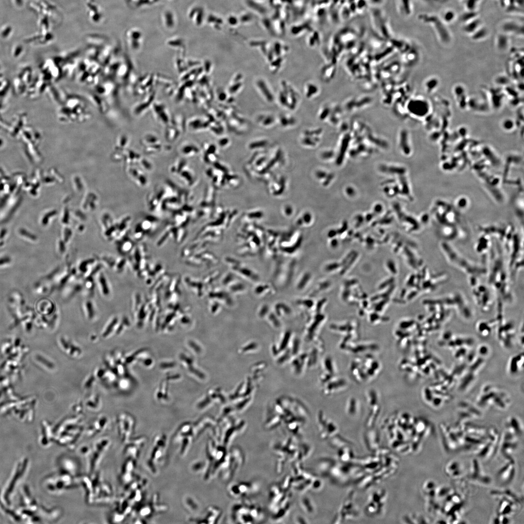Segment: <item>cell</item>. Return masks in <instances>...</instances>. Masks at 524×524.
Segmentation results:
<instances>
[{
  "instance_id": "6da1fadb",
  "label": "cell",
  "mask_w": 524,
  "mask_h": 524,
  "mask_svg": "<svg viewBox=\"0 0 524 524\" xmlns=\"http://www.w3.org/2000/svg\"><path fill=\"white\" fill-rule=\"evenodd\" d=\"M491 250L487 269L488 283L492 292L497 295V300L504 305L513 301V295L510 284V276L502 249L500 247Z\"/></svg>"
},
{
  "instance_id": "7a4b0ae2",
  "label": "cell",
  "mask_w": 524,
  "mask_h": 524,
  "mask_svg": "<svg viewBox=\"0 0 524 524\" xmlns=\"http://www.w3.org/2000/svg\"><path fill=\"white\" fill-rule=\"evenodd\" d=\"M440 249L446 261L470 278H479L487 275V268L471 260L447 242L440 244Z\"/></svg>"
},
{
  "instance_id": "3957f363",
  "label": "cell",
  "mask_w": 524,
  "mask_h": 524,
  "mask_svg": "<svg viewBox=\"0 0 524 524\" xmlns=\"http://www.w3.org/2000/svg\"><path fill=\"white\" fill-rule=\"evenodd\" d=\"M191 221L186 217L178 215H171L157 239V246H164L169 241L180 243L183 241L188 233V227Z\"/></svg>"
},
{
  "instance_id": "277c9868",
  "label": "cell",
  "mask_w": 524,
  "mask_h": 524,
  "mask_svg": "<svg viewBox=\"0 0 524 524\" xmlns=\"http://www.w3.org/2000/svg\"><path fill=\"white\" fill-rule=\"evenodd\" d=\"M207 246L194 240L184 248L181 257L186 264L195 267H208L217 263L218 258L212 252L205 248Z\"/></svg>"
},
{
  "instance_id": "5b68a950",
  "label": "cell",
  "mask_w": 524,
  "mask_h": 524,
  "mask_svg": "<svg viewBox=\"0 0 524 524\" xmlns=\"http://www.w3.org/2000/svg\"><path fill=\"white\" fill-rule=\"evenodd\" d=\"M425 303L442 306L455 311L465 320H469L473 316L469 301L462 293L458 292H453L441 296L428 299Z\"/></svg>"
},
{
  "instance_id": "8992f818",
  "label": "cell",
  "mask_w": 524,
  "mask_h": 524,
  "mask_svg": "<svg viewBox=\"0 0 524 524\" xmlns=\"http://www.w3.org/2000/svg\"><path fill=\"white\" fill-rule=\"evenodd\" d=\"M168 172L187 188H194L199 183L198 176L185 158L179 157L172 162L168 167Z\"/></svg>"
},
{
  "instance_id": "52a82bcc",
  "label": "cell",
  "mask_w": 524,
  "mask_h": 524,
  "mask_svg": "<svg viewBox=\"0 0 524 524\" xmlns=\"http://www.w3.org/2000/svg\"><path fill=\"white\" fill-rule=\"evenodd\" d=\"M219 276V271L214 270L201 276L186 275L181 280L192 293L197 297L202 298L214 286Z\"/></svg>"
},
{
  "instance_id": "ba28073f",
  "label": "cell",
  "mask_w": 524,
  "mask_h": 524,
  "mask_svg": "<svg viewBox=\"0 0 524 524\" xmlns=\"http://www.w3.org/2000/svg\"><path fill=\"white\" fill-rule=\"evenodd\" d=\"M217 191L211 184H206L200 199L195 207L193 223L209 220L212 217L217 206Z\"/></svg>"
},
{
  "instance_id": "9c48e42d",
  "label": "cell",
  "mask_w": 524,
  "mask_h": 524,
  "mask_svg": "<svg viewBox=\"0 0 524 524\" xmlns=\"http://www.w3.org/2000/svg\"><path fill=\"white\" fill-rule=\"evenodd\" d=\"M470 286L474 301L481 311H489L493 304V295L490 287L481 283L480 280Z\"/></svg>"
},
{
  "instance_id": "30bf717a",
  "label": "cell",
  "mask_w": 524,
  "mask_h": 524,
  "mask_svg": "<svg viewBox=\"0 0 524 524\" xmlns=\"http://www.w3.org/2000/svg\"><path fill=\"white\" fill-rule=\"evenodd\" d=\"M208 309L213 314H217L221 311L223 306L228 302L229 299L227 293L220 287L213 286L207 293Z\"/></svg>"
},
{
  "instance_id": "8fae6325",
  "label": "cell",
  "mask_w": 524,
  "mask_h": 524,
  "mask_svg": "<svg viewBox=\"0 0 524 524\" xmlns=\"http://www.w3.org/2000/svg\"><path fill=\"white\" fill-rule=\"evenodd\" d=\"M428 23L434 30L440 40L443 43H449L451 39V33L446 24L437 15H427Z\"/></svg>"
},
{
  "instance_id": "7c38bea8",
  "label": "cell",
  "mask_w": 524,
  "mask_h": 524,
  "mask_svg": "<svg viewBox=\"0 0 524 524\" xmlns=\"http://www.w3.org/2000/svg\"><path fill=\"white\" fill-rule=\"evenodd\" d=\"M160 223L161 219L156 214L147 216L142 223L141 230L138 231L136 237L140 239L145 236H152L157 231Z\"/></svg>"
},
{
  "instance_id": "4fadbf2b",
  "label": "cell",
  "mask_w": 524,
  "mask_h": 524,
  "mask_svg": "<svg viewBox=\"0 0 524 524\" xmlns=\"http://www.w3.org/2000/svg\"><path fill=\"white\" fill-rule=\"evenodd\" d=\"M165 274V268L160 262H150L145 275L147 284L152 285Z\"/></svg>"
},
{
  "instance_id": "5bb4252c",
  "label": "cell",
  "mask_w": 524,
  "mask_h": 524,
  "mask_svg": "<svg viewBox=\"0 0 524 524\" xmlns=\"http://www.w3.org/2000/svg\"><path fill=\"white\" fill-rule=\"evenodd\" d=\"M200 156L203 162L207 165L215 163L219 158L217 147L212 144H204L201 148Z\"/></svg>"
},
{
  "instance_id": "9a60e30c",
  "label": "cell",
  "mask_w": 524,
  "mask_h": 524,
  "mask_svg": "<svg viewBox=\"0 0 524 524\" xmlns=\"http://www.w3.org/2000/svg\"><path fill=\"white\" fill-rule=\"evenodd\" d=\"M501 33L508 35H515L523 36V24L512 19H508L502 21L499 27Z\"/></svg>"
},
{
  "instance_id": "2e32d148",
  "label": "cell",
  "mask_w": 524,
  "mask_h": 524,
  "mask_svg": "<svg viewBox=\"0 0 524 524\" xmlns=\"http://www.w3.org/2000/svg\"><path fill=\"white\" fill-rule=\"evenodd\" d=\"M178 152L180 157L191 159L200 156L201 148L193 143H186L180 147Z\"/></svg>"
},
{
  "instance_id": "e0dca14e",
  "label": "cell",
  "mask_w": 524,
  "mask_h": 524,
  "mask_svg": "<svg viewBox=\"0 0 524 524\" xmlns=\"http://www.w3.org/2000/svg\"><path fill=\"white\" fill-rule=\"evenodd\" d=\"M445 472L452 478L458 477L462 474V465L457 460H452L446 465Z\"/></svg>"
},
{
  "instance_id": "ac0fdd59",
  "label": "cell",
  "mask_w": 524,
  "mask_h": 524,
  "mask_svg": "<svg viewBox=\"0 0 524 524\" xmlns=\"http://www.w3.org/2000/svg\"><path fill=\"white\" fill-rule=\"evenodd\" d=\"M98 285L102 294L108 296L110 293L108 282L103 273L100 272L98 275Z\"/></svg>"
},
{
  "instance_id": "d6986e66",
  "label": "cell",
  "mask_w": 524,
  "mask_h": 524,
  "mask_svg": "<svg viewBox=\"0 0 524 524\" xmlns=\"http://www.w3.org/2000/svg\"><path fill=\"white\" fill-rule=\"evenodd\" d=\"M456 17V14L453 10L446 9L443 11L440 18L446 24H447L453 22Z\"/></svg>"
},
{
  "instance_id": "ffe728a7",
  "label": "cell",
  "mask_w": 524,
  "mask_h": 524,
  "mask_svg": "<svg viewBox=\"0 0 524 524\" xmlns=\"http://www.w3.org/2000/svg\"><path fill=\"white\" fill-rule=\"evenodd\" d=\"M93 302L90 300H87L84 302L83 308L87 315L91 318L95 314L96 309Z\"/></svg>"
},
{
  "instance_id": "44dd1931",
  "label": "cell",
  "mask_w": 524,
  "mask_h": 524,
  "mask_svg": "<svg viewBox=\"0 0 524 524\" xmlns=\"http://www.w3.org/2000/svg\"><path fill=\"white\" fill-rule=\"evenodd\" d=\"M488 35V30L483 25L471 35L472 38L474 40H481L486 37Z\"/></svg>"
},
{
  "instance_id": "7402d4cb",
  "label": "cell",
  "mask_w": 524,
  "mask_h": 524,
  "mask_svg": "<svg viewBox=\"0 0 524 524\" xmlns=\"http://www.w3.org/2000/svg\"><path fill=\"white\" fill-rule=\"evenodd\" d=\"M126 262V260L125 259H119L116 260L115 265L116 271L120 272L124 269Z\"/></svg>"
},
{
  "instance_id": "603a6c76",
  "label": "cell",
  "mask_w": 524,
  "mask_h": 524,
  "mask_svg": "<svg viewBox=\"0 0 524 524\" xmlns=\"http://www.w3.org/2000/svg\"><path fill=\"white\" fill-rule=\"evenodd\" d=\"M513 124H514V123H513V121H511V120H510V119H506V120H504V122H503V127L504 128H506V129L508 128H508H511V127H513Z\"/></svg>"
}]
</instances>
